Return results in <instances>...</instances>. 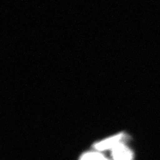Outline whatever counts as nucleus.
Wrapping results in <instances>:
<instances>
[{"label": "nucleus", "mask_w": 160, "mask_h": 160, "mask_svg": "<svg viewBox=\"0 0 160 160\" xmlns=\"http://www.w3.org/2000/svg\"><path fill=\"white\" fill-rule=\"evenodd\" d=\"M124 138V134L119 133L113 137L108 138L102 141L99 142L95 144V148L98 151H105L107 149H113L116 146L122 143V139Z\"/></svg>", "instance_id": "nucleus-1"}, {"label": "nucleus", "mask_w": 160, "mask_h": 160, "mask_svg": "<svg viewBox=\"0 0 160 160\" xmlns=\"http://www.w3.org/2000/svg\"><path fill=\"white\" fill-rule=\"evenodd\" d=\"M112 157L114 160H132L133 153L122 142L112 149Z\"/></svg>", "instance_id": "nucleus-2"}, {"label": "nucleus", "mask_w": 160, "mask_h": 160, "mask_svg": "<svg viewBox=\"0 0 160 160\" xmlns=\"http://www.w3.org/2000/svg\"><path fill=\"white\" fill-rule=\"evenodd\" d=\"M80 160H108L106 159L103 155L97 152H88L82 155Z\"/></svg>", "instance_id": "nucleus-3"}]
</instances>
